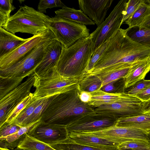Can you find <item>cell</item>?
I'll use <instances>...</instances> for the list:
<instances>
[{
  "label": "cell",
  "instance_id": "36",
  "mask_svg": "<svg viewBox=\"0 0 150 150\" xmlns=\"http://www.w3.org/2000/svg\"><path fill=\"white\" fill-rule=\"evenodd\" d=\"M144 0H129L126 3L123 11L122 24L131 17Z\"/></svg>",
  "mask_w": 150,
  "mask_h": 150
},
{
  "label": "cell",
  "instance_id": "41",
  "mask_svg": "<svg viewBox=\"0 0 150 150\" xmlns=\"http://www.w3.org/2000/svg\"><path fill=\"white\" fill-rule=\"evenodd\" d=\"M79 98L81 101L88 103L91 100L92 96L90 92L82 91L80 93Z\"/></svg>",
  "mask_w": 150,
  "mask_h": 150
},
{
  "label": "cell",
  "instance_id": "25",
  "mask_svg": "<svg viewBox=\"0 0 150 150\" xmlns=\"http://www.w3.org/2000/svg\"><path fill=\"white\" fill-rule=\"evenodd\" d=\"M33 73V72H31L19 76H0V99L18 87L24 78L30 76Z\"/></svg>",
  "mask_w": 150,
  "mask_h": 150
},
{
  "label": "cell",
  "instance_id": "12",
  "mask_svg": "<svg viewBox=\"0 0 150 150\" xmlns=\"http://www.w3.org/2000/svg\"><path fill=\"white\" fill-rule=\"evenodd\" d=\"M27 134L49 145L68 137L66 126L47 123L41 120Z\"/></svg>",
  "mask_w": 150,
  "mask_h": 150
},
{
  "label": "cell",
  "instance_id": "6",
  "mask_svg": "<svg viewBox=\"0 0 150 150\" xmlns=\"http://www.w3.org/2000/svg\"><path fill=\"white\" fill-rule=\"evenodd\" d=\"M45 24L56 39L67 48L79 40L89 37V30L86 25L63 19L55 16L50 17Z\"/></svg>",
  "mask_w": 150,
  "mask_h": 150
},
{
  "label": "cell",
  "instance_id": "5",
  "mask_svg": "<svg viewBox=\"0 0 150 150\" xmlns=\"http://www.w3.org/2000/svg\"><path fill=\"white\" fill-rule=\"evenodd\" d=\"M33 75L35 77L33 86L35 90L33 94L35 97H49L73 90H79V80L64 76L55 68L44 76H39Z\"/></svg>",
  "mask_w": 150,
  "mask_h": 150
},
{
  "label": "cell",
  "instance_id": "45",
  "mask_svg": "<svg viewBox=\"0 0 150 150\" xmlns=\"http://www.w3.org/2000/svg\"><path fill=\"white\" fill-rule=\"evenodd\" d=\"M0 150H11L6 148L0 147Z\"/></svg>",
  "mask_w": 150,
  "mask_h": 150
},
{
  "label": "cell",
  "instance_id": "14",
  "mask_svg": "<svg viewBox=\"0 0 150 150\" xmlns=\"http://www.w3.org/2000/svg\"><path fill=\"white\" fill-rule=\"evenodd\" d=\"M142 103L141 101L133 100L122 101L101 105L94 109L96 112L112 114L118 119L144 114L142 110Z\"/></svg>",
  "mask_w": 150,
  "mask_h": 150
},
{
  "label": "cell",
  "instance_id": "22",
  "mask_svg": "<svg viewBox=\"0 0 150 150\" xmlns=\"http://www.w3.org/2000/svg\"><path fill=\"white\" fill-rule=\"evenodd\" d=\"M56 16L65 20L85 25L95 24L81 9H76L66 6L55 11Z\"/></svg>",
  "mask_w": 150,
  "mask_h": 150
},
{
  "label": "cell",
  "instance_id": "33",
  "mask_svg": "<svg viewBox=\"0 0 150 150\" xmlns=\"http://www.w3.org/2000/svg\"><path fill=\"white\" fill-rule=\"evenodd\" d=\"M117 147L120 150L150 149V141L136 139L122 143Z\"/></svg>",
  "mask_w": 150,
  "mask_h": 150
},
{
  "label": "cell",
  "instance_id": "27",
  "mask_svg": "<svg viewBox=\"0 0 150 150\" xmlns=\"http://www.w3.org/2000/svg\"><path fill=\"white\" fill-rule=\"evenodd\" d=\"M79 86L80 93L83 91L90 93L100 89L102 82L96 75L88 73L79 80Z\"/></svg>",
  "mask_w": 150,
  "mask_h": 150
},
{
  "label": "cell",
  "instance_id": "34",
  "mask_svg": "<svg viewBox=\"0 0 150 150\" xmlns=\"http://www.w3.org/2000/svg\"><path fill=\"white\" fill-rule=\"evenodd\" d=\"M33 98V93H31L14 109L9 115L5 123L11 124L24 109L31 102Z\"/></svg>",
  "mask_w": 150,
  "mask_h": 150
},
{
  "label": "cell",
  "instance_id": "21",
  "mask_svg": "<svg viewBox=\"0 0 150 150\" xmlns=\"http://www.w3.org/2000/svg\"><path fill=\"white\" fill-rule=\"evenodd\" d=\"M115 125L117 127L139 129L149 133L150 132V113L119 118Z\"/></svg>",
  "mask_w": 150,
  "mask_h": 150
},
{
  "label": "cell",
  "instance_id": "2",
  "mask_svg": "<svg viewBox=\"0 0 150 150\" xmlns=\"http://www.w3.org/2000/svg\"><path fill=\"white\" fill-rule=\"evenodd\" d=\"M79 94V90L74 89L54 95L41 121L67 126L85 115L95 112L92 107L81 101Z\"/></svg>",
  "mask_w": 150,
  "mask_h": 150
},
{
  "label": "cell",
  "instance_id": "17",
  "mask_svg": "<svg viewBox=\"0 0 150 150\" xmlns=\"http://www.w3.org/2000/svg\"><path fill=\"white\" fill-rule=\"evenodd\" d=\"M68 138L79 144L108 150L117 148L120 144L105 138L82 133H69L68 134Z\"/></svg>",
  "mask_w": 150,
  "mask_h": 150
},
{
  "label": "cell",
  "instance_id": "23",
  "mask_svg": "<svg viewBox=\"0 0 150 150\" xmlns=\"http://www.w3.org/2000/svg\"><path fill=\"white\" fill-rule=\"evenodd\" d=\"M26 39L18 37L0 27V57L13 50Z\"/></svg>",
  "mask_w": 150,
  "mask_h": 150
},
{
  "label": "cell",
  "instance_id": "3",
  "mask_svg": "<svg viewBox=\"0 0 150 150\" xmlns=\"http://www.w3.org/2000/svg\"><path fill=\"white\" fill-rule=\"evenodd\" d=\"M94 45L89 36L67 48L64 47L54 68L64 76L80 80L88 74L86 69L93 52Z\"/></svg>",
  "mask_w": 150,
  "mask_h": 150
},
{
  "label": "cell",
  "instance_id": "43",
  "mask_svg": "<svg viewBox=\"0 0 150 150\" xmlns=\"http://www.w3.org/2000/svg\"><path fill=\"white\" fill-rule=\"evenodd\" d=\"M142 110L144 114L150 113V100L147 101L142 102Z\"/></svg>",
  "mask_w": 150,
  "mask_h": 150
},
{
  "label": "cell",
  "instance_id": "13",
  "mask_svg": "<svg viewBox=\"0 0 150 150\" xmlns=\"http://www.w3.org/2000/svg\"><path fill=\"white\" fill-rule=\"evenodd\" d=\"M49 30L48 28L38 34L27 38L13 50L0 57V69L11 66L22 59L40 42Z\"/></svg>",
  "mask_w": 150,
  "mask_h": 150
},
{
  "label": "cell",
  "instance_id": "28",
  "mask_svg": "<svg viewBox=\"0 0 150 150\" xmlns=\"http://www.w3.org/2000/svg\"><path fill=\"white\" fill-rule=\"evenodd\" d=\"M17 147L28 150H56L50 145L28 135L27 133L20 141Z\"/></svg>",
  "mask_w": 150,
  "mask_h": 150
},
{
  "label": "cell",
  "instance_id": "40",
  "mask_svg": "<svg viewBox=\"0 0 150 150\" xmlns=\"http://www.w3.org/2000/svg\"><path fill=\"white\" fill-rule=\"evenodd\" d=\"M142 102H145L150 100V86L139 93L135 96Z\"/></svg>",
  "mask_w": 150,
  "mask_h": 150
},
{
  "label": "cell",
  "instance_id": "10",
  "mask_svg": "<svg viewBox=\"0 0 150 150\" xmlns=\"http://www.w3.org/2000/svg\"><path fill=\"white\" fill-rule=\"evenodd\" d=\"M35 77L32 74L26 80L0 99V127L16 107L30 93Z\"/></svg>",
  "mask_w": 150,
  "mask_h": 150
},
{
  "label": "cell",
  "instance_id": "38",
  "mask_svg": "<svg viewBox=\"0 0 150 150\" xmlns=\"http://www.w3.org/2000/svg\"><path fill=\"white\" fill-rule=\"evenodd\" d=\"M149 86L150 80L142 79L129 87L128 91L126 93L129 95L134 96Z\"/></svg>",
  "mask_w": 150,
  "mask_h": 150
},
{
  "label": "cell",
  "instance_id": "44",
  "mask_svg": "<svg viewBox=\"0 0 150 150\" xmlns=\"http://www.w3.org/2000/svg\"><path fill=\"white\" fill-rule=\"evenodd\" d=\"M138 26L150 28V14L145 19L140 25Z\"/></svg>",
  "mask_w": 150,
  "mask_h": 150
},
{
  "label": "cell",
  "instance_id": "42",
  "mask_svg": "<svg viewBox=\"0 0 150 150\" xmlns=\"http://www.w3.org/2000/svg\"><path fill=\"white\" fill-rule=\"evenodd\" d=\"M107 84L102 86L100 89L103 91L108 93H113L116 89V87L114 85L115 81Z\"/></svg>",
  "mask_w": 150,
  "mask_h": 150
},
{
  "label": "cell",
  "instance_id": "46",
  "mask_svg": "<svg viewBox=\"0 0 150 150\" xmlns=\"http://www.w3.org/2000/svg\"><path fill=\"white\" fill-rule=\"evenodd\" d=\"M12 150H28L26 149H20L19 148L17 147L15 149H13Z\"/></svg>",
  "mask_w": 150,
  "mask_h": 150
},
{
  "label": "cell",
  "instance_id": "15",
  "mask_svg": "<svg viewBox=\"0 0 150 150\" xmlns=\"http://www.w3.org/2000/svg\"><path fill=\"white\" fill-rule=\"evenodd\" d=\"M63 47L62 43L56 39L53 40L46 48L41 61L33 74L43 76L51 72L55 68Z\"/></svg>",
  "mask_w": 150,
  "mask_h": 150
},
{
  "label": "cell",
  "instance_id": "37",
  "mask_svg": "<svg viewBox=\"0 0 150 150\" xmlns=\"http://www.w3.org/2000/svg\"><path fill=\"white\" fill-rule=\"evenodd\" d=\"M65 5L59 0H40L38 6L37 11L44 13H46V10L54 8H62Z\"/></svg>",
  "mask_w": 150,
  "mask_h": 150
},
{
  "label": "cell",
  "instance_id": "8",
  "mask_svg": "<svg viewBox=\"0 0 150 150\" xmlns=\"http://www.w3.org/2000/svg\"><path fill=\"white\" fill-rule=\"evenodd\" d=\"M128 1H119L108 17L90 34L89 37L94 44L93 52L103 43L110 39L120 28L123 11Z\"/></svg>",
  "mask_w": 150,
  "mask_h": 150
},
{
  "label": "cell",
  "instance_id": "35",
  "mask_svg": "<svg viewBox=\"0 0 150 150\" xmlns=\"http://www.w3.org/2000/svg\"><path fill=\"white\" fill-rule=\"evenodd\" d=\"M110 39L99 46L93 52L86 69L88 73H91L93 70L95 65L103 54L108 46Z\"/></svg>",
  "mask_w": 150,
  "mask_h": 150
},
{
  "label": "cell",
  "instance_id": "1",
  "mask_svg": "<svg viewBox=\"0 0 150 150\" xmlns=\"http://www.w3.org/2000/svg\"><path fill=\"white\" fill-rule=\"evenodd\" d=\"M150 58V47L141 45L130 38L120 28L110 39L103 54L91 73L119 64H132Z\"/></svg>",
  "mask_w": 150,
  "mask_h": 150
},
{
  "label": "cell",
  "instance_id": "7",
  "mask_svg": "<svg viewBox=\"0 0 150 150\" xmlns=\"http://www.w3.org/2000/svg\"><path fill=\"white\" fill-rule=\"evenodd\" d=\"M55 39L54 35L49 29L40 42L22 59L11 66L0 69V76H17L31 72L34 73L42 59L46 48Z\"/></svg>",
  "mask_w": 150,
  "mask_h": 150
},
{
  "label": "cell",
  "instance_id": "49",
  "mask_svg": "<svg viewBox=\"0 0 150 150\" xmlns=\"http://www.w3.org/2000/svg\"><path fill=\"white\" fill-rule=\"evenodd\" d=\"M147 1L148 3L150 4V0H147Z\"/></svg>",
  "mask_w": 150,
  "mask_h": 150
},
{
  "label": "cell",
  "instance_id": "19",
  "mask_svg": "<svg viewBox=\"0 0 150 150\" xmlns=\"http://www.w3.org/2000/svg\"><path fill=\"white\" fill-rule=\"evenodd\" d=\"M134 63L114 65L93 74L96 75L100 79L102 87L109 83L125 78L132 69Z\"/></svg>",
  "mask_w": 150,
  "mask_h": 150
},
{
  "label": "cell",
  "instance_id": "26",
  "mask_svg": "<svg viewBox=\"0 0 150 150\" xmlns=\"http://www.w3.org/2000/svg\"><path fill=\"white\" fill-rule=\"evenodd\" d=\"M150 14V4L144 0L132 15L125 22L129 28L140 25Z\"/></svg>",
  "mask_w": 150,
  "mask_h": 150
},
{
  "label": "cell",
  "instance_id": "39",
  "mask_svg": "<svg viewBox=\"0 0 150 150\" xmlns=\"http://www.w3.org/2000/svg\"><path fill=\"white\" fill-rule=\"evenodd\" d=\"M21 127L14 123L4 124L0 127V141L17 132Z\"/></svg>",
  "mask_w": 150,
  "mask_h": 150
},
{
  "label": "cell",
  "instance_id": "16",
  "mask_svg": "<svg viewBox=\"0 0 150 150\" xmlns=\"http://www.w3.org/2000/svg\"><path fill=\"white\" fill-rule=\"evenodd\" d=\"M113 0H79L81 10L98 26L105 20Z\"/></svg>",
  "mask_w": 150,
  "mask_h": 150
},
{
  "label": "cell",
  "instance_id": "32",
  "mask_svg": "<svg viewBox=\"0 0 150 150\" xmlns=\"http://www.w3.org/2000/svg\"><path fill=\"white\" fill-rule=\"evenodd\" d=\"M12 0H0V27L6 24L11 16V13L16 8L13 4Z\"/></svg>",
  "mask_w": 150,
  "mask_h": 150
},
{
  "label": "cell",
  "instance_id": "18",
  "mask_svg": "<svg viewBox=\"0 0 150 150\" xmlns=\"http://www.w3.org/2000/svg\"><path fill=\"white\" fill-rule=\"evenodd\" d=\"M90 93L92 96L91 100L88 103L93 108L102 105L110 104L122 101H141L136 97L125 92L108 93L104 92L100 89L90 92Z\"/></svg>",
  "mask_w": 150,
  "mask_h": 150
},
{
  "label": "cell",
  "instance_id": "9",
  "mask_svg": "<svg viewBox=\"0 0 150 150\" xmlns=\"http://www.w3.org/2000/svg\"><path fill=\"white\" fill-rule=\"evenodd\" d=\"M117 119L112 114L95 112L81 117L67 125L66 129L68 134L95 132L115 125Z\"/></svg>",
  "mask_w": 150,
  "mask_h": 150
},
{
  "label": "cell",
  "instance_id": "11",
  "mask_svg": "<svg viewBox=\"0 0 150 150\" xmlns=\"http://www.w3.org/2000/svg\"><path fill=\"white\" fill-rule=\"evenodd\" d=\"M96 136L120 144L132 139L150 141L147 132L139 129L120 127L115 125L95 132L82 133Z\"/></svg>",
  "mask_w": 150,
  "mask_h": 150
},
{
  "label": "cell",
  "instance_id": "24",
  "mask_svg": "<svg viewBox=\"0 0 150 150\" xmlns=\"http://www.w3.org/2000/svg\"><path fill=\"white\" fill-rule=\"evenodd\" d=\"M124 30L126 35L133 40L150 47V28L135 26L128 27Z\"/></svg>",
  "mask_w": 150,
  "mask_h": 150
},
{
  "label": "cell",
  "instance_id": "47",
  "mask_svg": "<svg viewBox=\"0 0 150 150\" xmlns=\"http://www.w3.org/2000/svg\"><path fill=\"white\" fill-rule=\"evenodd\" d=\"M148 137L150 141V132L148 133Z\"/></svg>",
  "mask_w": 150,
  "mask_h": 150
},
{
  "label": "cell",
  "instance_id": "48",
  "mask_svg": "<svg viewBox=\"0 0 150 150\" xmlns=\"http://www.w3.org/2000/svg\"><path fill=\"white\" fill-rule=\"evenodd\" d=\"M134 150L125 149V150ZM150 150V149H140V150Z\"/></svg>",
  "mask_w": 150,
  "mask_h": 150
},
{
  "label": "cell",
  "instance_id": "31",
  "mask_svg": "<svg viewBox=\"0 0 150 150\" xmlns=\"http://www.w3.org/2000/svg\"><path fill=\"white\" fill-rule=\"evenodd\" d=\"M45 97H34L31 102L28 105L17 117L12 123L21 127L24 121L33 112L36 108L43 101Z\"/></svg>",
  "mask_w": 150,
  "mask_h": 150
},
{
  "label": "cell",
  "instance_id": "30",
  "mask_svg": "<svg viewBox=\"0 0 150 150\" xmlns=\"http://www.w3.org/2000/svg\"><path fill=\"white\" fill-rule=\"evenodd\" d=\"M54 96L45 98L42 102L36 108L31 115L24 121L21 127L27 126L41 119L42 115L48 107Z\"/></svg>",
  "mask_w": 150,
  "mask_h": 150
},
{
  "label": "cell",
  "instance_id": "20",
  "mask_svg": "<svg viewBox=\"0 0 150 150\" xmlns=\"http://www.w3.org/2000/svg\"><path fill=\"white\" fill-rule=\"evenodd\" d=\"M150 71V58L134 62L133 69L124 78L125 88H128L139 81L144 79Z\"/></svg>",
  "mask_w": 150,
  "mask_h": 150
},
{
  "label": "cell",
  "instance_id": "29",
  "mask_svg": "<svg viewBox=\"0 0 150 150\" xmlns=\"http://www.w3.org/2000/svg\"><path fill=\"white\" fill-rule=\"evenodd\" d=\"M56 150H108L75 143L68 138L62 141L49 144ZM112 150H120L118 148Z\"/></svg>",
  "mask_w": 150,
  "mask_h": 150
},
{
  "label": "cell",
  "instance_id": "4",
  "mask_svg": "<svg viewBox=\"0 0 150 150\" xmlns=\"http://www.w3.org/2000/svg\"><path fill=\"white\" fill-rule=\"evenodd\" d=\"M50 17L32 7L24 5L20 6L16 12L11 16L3 28L13 34L21 32L36 35L47 29L45 22Z\"/></svg>",
  "mask_w": 150,
  "mask_h": 150
}]
</instances>
